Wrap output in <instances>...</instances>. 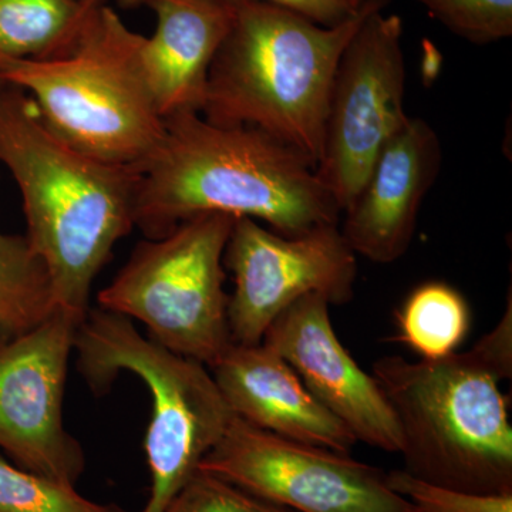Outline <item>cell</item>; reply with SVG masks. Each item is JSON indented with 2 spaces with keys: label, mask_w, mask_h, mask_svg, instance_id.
I'll use <instances>...</instances> for the list:
<instances>
[{
  "label": "cell",
  "mask_w": 512,
  "mask_h": 512,
  "mask_svg": "<svg viewBox=\"0 0 512 512\" xmlns=\"http://www.w3.org/2000/svg\"><path fill=\"white\" fill-rule=\"evenodd\" d=\"M232 6L201 116L218 126L258 128L318 164L340 57L375 12L323 28L259 0Z\"/></svg>",
  "instance_id": "4"
},
{
  "label": "cell",
  "mask_w": 512,
  "mask_h": 512,
  "mask_svg": "<svg viewBox=\"0 0 512 512\" xmlns=\"http://www.w3.org/2000/svg\"><path fill=\"white\" fill-rule=\"evenodd\" d=\"M451 33L493 45L512 35V0H416Z\"/></svg>",
  "instance_id": "20"
},
{
  "label": "cell",
  "mask_w": 512,
  "mask_h": 512,
  "mask_svg": "<svg viewBox=\"0 0 512 512\" xmlns=\"http://www.w3.org/2000/svg\"><path fill=\"white\" fill-rule=\"evenodd\" d=\"M93 10L79 0H0V62L66 55Z\"/></svg>",
  "instance_id": "16"
},
{
  "label": "cell",
  "mask_w": 512,
  "mask_h": 512,
  "mask_svg": "<svg viewBox=\"0 0 512 512\" xmlns=\"http://www.w3.org/2000/svg\"><path fill=\"white\" fill-rule=\"evenodd\" d=\"M443 147L426 120L410 117L380 151L365 185L346 208L343 237L375 264L402 258L416 234L421 204L441 171Z\"/></svg>",
  "instance_id": "13"
},
{
  "label": "cell",
  "mask_w": 512,
  "mask_h": 512,
  "mask_svg": "<svg viewBox=\"0 0 512 512\" xmlns=\"http://www.w3.org/2000/svg\"><path fill=\"white\" fill-rule=\"evenodd\" d=\"M148 0H117L120 8L123 9H136L138 6H146Z\"/></svg>",
  "instance_id": "24"
},
{
  "label": "cell",
  "mask_w": 512,
  "mask_h": 512,
  "mask_svg": "<svg viewBox=\"0 0 512 512\" xmlns=\"http://www.w3.org/2000/svg\"><path fill=\"white\" fill-rule=\"evenodd\" d=\"M329 305L320 295L299 299L272 322L262 343L284 357L357 443L400 453L402 436L392 407L375 377L357 365L340 342Z\"/></svg>",
  "instance_id": "12"
},
{
  "label": "cell",
  "mask_w": 512,
  "mask_h": 512,
  "mask_svg": "<svg viewBox=\"0 0 512 512\" xmlns=\"http://www.w3.org/2000/svg\"><path fill=\"white\" fill-rule=\"evenodd\" d=\"M198 470L295 512H419L350 454L275 436L235 416Z\"/></svg>",
  "instance_id": "9"
},
{
  "label": "cell",
  "mask_w": 512,
  "mask_h": 512,
  "mask_svg": "<svg viewBox=\"0 0 512 512\" xmlns=\"http://www.w3.org/2000/svg\"><path fill=\"white\" fill-rule=\"evenodd\" d=\"M224 266L235 284L228 325L237 345L262 343L272 322L305 296L345 305L355 295L357 255L338 224L285 237L251 218H235Z\"/></svg>",
  "instance_id": "10"
},
{
  "label": "cell",
  "mask_w": 512,
  "mask_h": 512,
  "mask_svg": "<svg viewBox=\"0 0 512 512\" xmlns=\"http://www.w3.org/2000/svg\"><path fill=\"white\" fill-rule=\"evenodd\" d=\"M57 308L47 266L26 235L0 231V348L37 328Z\"/></svg>",
  "instance_id": "17"
},
{
  "label": "cell",
  "mask_w": 512,
  "mask_h": 512,
  "mask_svg": "<svg viewBox=\"0 0 512 512\" xmlns=\"http://www.w3.org/2000/svg\"><path fill=\"white\" fill-rule=\"evenodd\" d=\"M156 32L144 39L141 66L164 120L201 113L208 74L231 28L232 0H148Z\"/></svg>",
  "instance_id": "15"
},
{
  "label": "cell",
  "mask_w": 512,
  "mask_h": 512,
  "mask_svg": "<svg viewBox=\"0 0 512 512\" xmlns=\"http://www.w3.org/2000/svg\"><path fill=\"white\" fill-rule=\"evenodd\" d=\"M0 512H127L116 504L84 497L72 485L56 483L0 456Z\"/></svg>",
  "instance_id": "19"
},
{
  "label": "cell",
  "mask_w": 512,
  "mask_h": 512,
  "mask_svg": "<svg viewBox=\"0 0 512 512\" xmlns=\"http://www.w3.org/2000/svg\"><path fill=\"white\" fill-rule=\"evenodd\" d=\"M234 222L201 214L138 242L97 295L99 308L138 320L157 345L211 367L232 345L224 252Z\"/></svg>",
  "instance_id": "7"
},
{
  "label": "cell",
  "mask_w": 512,
  "mask_h": 512,
  "mask_svg": "<svg viewBox=\"0 0 512 512\" xmlns=\"http://www.w3.org/2000/svg\"><path fill=\"white\" fill-rule=\"evenodd\" d=\"M83 319L59 306L0 348V448L16 466L72 487L86 470V454L64 426L63 403Z\"/></svg>",
  "instance_id": "11"
},
{
  "label": "cell",
  "mask_w": 512,
  "mask_h": 512,
  "mask_svg": "<svg viewBox=\"0 0 512 512\" xmlns=\"http://www.w3.org/2000/svg\"><path fill=\"white\" fill-rule=\"evenodd\" d=\"M387 485L419 512H512V494H478L429 483L407 471L386 473Z\"/></svg>",
  "instance_id": "21"
},
{
  "label": "cell",
  "mask_w": 512,
  "mask_h": 512,
  "mask_svg": "<svg viewBox=\"0 0 512 512\" xmlns=\"http://www.w3.org/2000/svg\"><path fill=\"white\" fill-rule=\"evenodd\" d=\"M0 164L18 185L30 247L59 306L86 318L93 282L136 227L140 167L104 163L60 140L32 99L0 89Z\"/></svg>",
  "instance_id": "2"
},
{
  "label": "cell",
  "mask_w": 512,
  "mask_h": 512,
  "mask_svg": "<svg viewBox=\"0 0 512 512\" xmlns=\"http://www.w3.org/2000/svg\"><path fill=\"white\" fill-rule=\"evenodd\" d=\"M340 212L316 165L295 148L258 128L184 111L165 119L160 146L140 167L134 222L158 239L197 215L227 214L295 237L338 224Z\"/></svg>",
  "instance_id": "1"
},
{
  "label": "cell",
  "mask_w": 512,
  "mask_h": 512,
  "mask_svg": "<svg viewBox=\"0 0 512 512\" xmlns=\"http://www.w3.org/2000/svg\"><path fill=\"white\" fill-rule=\"evenodd\" d=\"M397 340L423 360L453 355L471 328L470 306L454 286L424 282L396 313Z\"/></svg>",
  "instance_id": "18"
},
{
  "label": "cell",
  "mask_w": 512,
  "mask_h": 512,
  "mask_svg": "<svg viewBox=\"0 0 512 512\" xmlns=\"http://www.w3.org/2000/svg\"><path fill=\"white\" fill-rule=\"evenodd\" d=\"M2 86H3V83H2V82H0V89H2Z\"/></svg>",
  "instance_id": "26"
},
{
  "label": "cell",
  "mask_w": 512,
  "mask_h": 512,
  "mask_svg": "<svg viewBox=\"0 0 512 512\" xmlns=\"http://www.w3.org/2000/svg\"><path fill=\"white\" fill-rule=\"evenodd\" d=\"M77 369L94 392H106L123 372L151 396L144 439L150 497L140 512H164L221 440L235 414L210 369L138 332L133 320L90 309L74 340Z\"/></svg>",
  "instance_id": "6"
},
{
  "label": "cell",
  "mask_w": 512,
  "mask_h": 512,
  "mask_svg": "<svg viewBox=\"0 0 512 512\" xmlns=\"http://www.w3.org/2000/svg\"><path fill=\"white\" fill-rule=\"evenodd\" d=\"M144 39L101 5L69 53L3 60L0 82L28 94L43 123L70 147L104 163L141 167L165 131L141 66Z\"/></svg>",
  "instance_id": "5"
},
{
  "label": "cell",
  "mask_w": 512,
  "mask_h": 512,
  "mask_svg": "<svg viewBox=\"0 0 512 512\" xmlns=\"http://www.w3.org/2000/svg\"><path fill=\"white\" fill-rule=\"evenodd\" d=\"M208 369L235 416L251 426L338 453L350 454L355 447V436L264 343H232Z\"/></svg>",
  "instance_id": "14"
},
{
  "label": "cell",
  "mask_w": 512,
  "mask_h": 512,
  "mask_svg": "<svg viewBox=\"0 0 512 512\" xmlns=\"http://www.w3.org/2000/svg\"><path fill=\"white\" fill-rule=\"evenodd\" d=\"M511 375V292L498 325L467 352L377 360L372 376L399 424L403 470L454 490L512 494V426L500 390Z\"/></svg>",
  "instance_id": "3"
},
{
  "label": "cell",
  "mask_w": 512,
  "mask_h": 512,
  "mask_svg": "<svg viewBox=\"0 0 512 512\" xmlns=\"http://www.w3.org/2000/svg\"><path fill=\"white\" fill-rule=\"evenodd\" d=\"M259 2L289 10L323 28H336L359 16L384 10L392 0H259Z\"/></svg>",
  "instance_id": "23"
},
{
  "label": "cell",
  "mask_w": 512,
  "mask_h": 512,
  "mask_svg": "<svg viewBox=\"0 0 512 512\" xmlns=\"http://www.w3.org/2000/svg\"><path fill=\"white\" fill-rule=\"evenodd\" d=\"M79 2L82 3L86 9H96L101 5H106L104 0H79Z\"/></svg>",
  "instance_id": "25"
},
{
  "label": "cell",
  "mask_w": 512,
  "mask_h": 512,
  "mask_svg": "<svg viewBox=\"0 0 512 512\" xmlns=\"http://www.w3.org/2000/svg\"><path fill=\"white\" fill-rule=\"evenodd\" d=\"M404 99L403 22L379 10L367 16L340 57L316 164L340 211L362 190L387 141L409 121Z\"/></svg>",
  "instance_id": "8"
},
{
  "label": "cell",
  "mask_w": 512,
  "mask_h": 512,
  "mask_svg": "<svg viewBox=\"0 0 512 512\" xmlns=\"http://www.w3.org/2000/svg\"><path fill=\"white\" fill-rule=\"evenodd\" d=\"M164 512H295L198 470Z\"/></svg>",
  "instance_id": "22"
}]
</instances>
